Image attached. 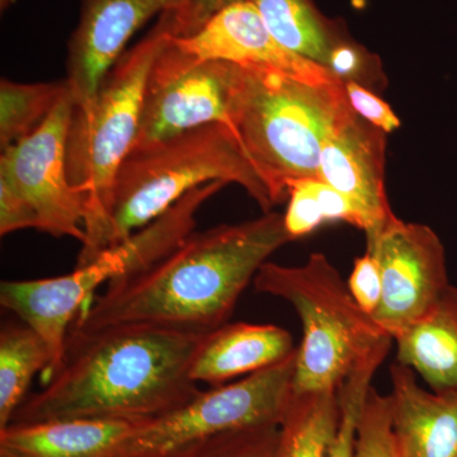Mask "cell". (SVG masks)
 Wrapping results in <instances>:
<instances>
[{
	"label": "cell",
	"mask_w": 457,
	"mask_h": 457,
	"mask_svg": "<svg viewBox=\"0 0 457 457\" xmlns=\"http://www.w3.org/2000/svg\"><path fill=\"white\" fill-rule=\"evenodd\" d=\"M74 110L69 90L37 130L2 150L0 182L29 204L37 230L83 243L87 197L71 185L66 170V140Z\"/></svg>",
	"instance_id": "10"
},
{
	"label": "cell",
	"mask_w": 457,
	"mask_h": 457,
	"mask_svg": "<svg viewBox=\"0 0 457 457\" xmlns=\"http://www.w3.org/2000/svg\"><path fill=\"white\" fill-rule=\"evenodd\" d=\"M16 2L17 0H0V11H2V13L7 12Z\"/></svg>",
	"instance_id": "32"
},
{
	"label": "cell",
	"mask_w": 457,
	"mask_h": 457,
	"mask_svg": "<svg viewBox=\"0 0 457 457\" xmlns=\"http://www.w3.org/2000/svg\"><path fill=\"white\" fill-rule=\"evenodd\" d=\"M285 227L294 240L308 236L324 222L343 221L370 231V222L359 207L332 186L318 179H300L288 188Z\"/></svg>",
	"instance_id": "22"
},
{
	"label": "cell",
	"mask_w": 457,
	"mask_h": 457,
	"mask_svg": "<svg viewBox=\"0 0 457 457\" xmlns=\"http://www.w3.org/2000/svg\"><path fill=\"white\" fill-rule=\"evenodd\" d=\"M389 394L399 457H457V394L420 386L417 374L396 361Z\"/></svg>",
	"instance_id": "15"
},
{
	"label": "cell",
	"mask_w": 457,
	"mask_h": 457,
	"mask_svg": "<svg viewBox=\"0 0 457 457\" xmlns=\"http://www.w3.org/2000/svg\"><path fill=\"white\" fill-rule=\"evenodd\" d=\"M174 41L180 49L204 60L264 69L317 86L342 82V78L328 66L279 44L251 2L230 5L216 14L196 35L174 37Z\"/></svg>",
	"instance_id": "13"
},
{
	"label": "cell",
	"mask_w": 457,
	"mask_h": 457,
	"mask_svg": "<svg viewBox=\"0 0 457 457\" xmlns=\"http://www.w3.org/2000/svg\"><path fill=\"white\" fill-rule=\"evenodd\" d=\"M249 0H185L182 7L170 12V29L176 38H187L200 32L216 14Z\"/></svg>",
	"instance_id": "28"
},
{
	"label": "cell",
	"mask_w": 457,
	"mask_h": 457,
	"mask_svg": "<svg viewBox=\"0 0 457 457\" xmlns=\"http://www.w3.org/2000/svg\"><path fill=\"white\" fill-rule=\"evenodd\" d=\"M253 285L293 305L302 320L295 393L338 390L363 361L392 347V337L354 302L326 254L312 253L302 266L266 262Z\"/></svg>",
	"instance_id": "6"
},
{
	"label": "cell",
	"mask_w": 457,
	"mask_h": 457,
	"mask_svg": "<svg viewBox=\"0 0 457 457\" xmlns=\"http://www.w3.org/2000/svg\"><path fill=\"white\" fill-rule=\"evenodd\" d=\"M345 86L350 106L361 119L371 123L375 128L380 129L386 134L395 131L399 128V117L386 102L353 80L345 83Z\"/></svg>",
	"instance_id": "29"
},
{
	"label": "cell",
	"mask_w": 457,
	"mask_h": 457,
	"mask_svg": "<svg viewBox=\"0 0 457 457\" xmlns=\"http://www.w3.org/2000/svg\"><path fill=\"white\" fill-rule=\"evenodd\" d=\"M383 278V294L376 323L392 338L431 311L451 285L446 252L428 225L400 220L394 215L368 239Z\"/></svg>",
	"instance_id": "11"
},
{
	"label": "cell",
	"mask_w": 457,
	"mask_h": 457,
	"mask_svg": "<svg viewBox=\"0 0 457 457\" xmlns=\"http://www.w3.org/2000/svg\"><path fill=\"white\" fill-rule=\"evenodd\" d=\"M0 457H4V456H0Z\"/></svg>",
	"instance_id": "33"
},
{
	"label": "cell",
	"mask_w": 457,
	"mask_h": 457,
	"mask_svg": "<svg viewBox=\"0 0 457 457\" xmlns=\"http://www.w3.org/2000/svg\"><path fill=\"white\" fill-rule=\"evenodd\" d=\"M273 37L306 59L328 66L337 45L335 32L312 0H249Z\"/></svg>",
	"instance_id": "21"
},
{
	"label": "cell",
	"mask_w": 457,
	"mask_h": 457,
	"mask_svg": "<svg viewBox=\"0 0 457 457\" xmlns=\"http://www.w3.org/2000/svg\"><path fill=\"white\" fill-rule=\"evenodd\" d=\"M347 285L354 302L363 312L374 317L381 302L383 278L378 262L371 252L366 251L354 261Z\"/></svg>",
	"instance_id": "27"
},
{
	"label": "cell",
	"mask_w": 457,
	"mask_h": 457,
	"mask_svg": "<svg viewBox=\"0 0 457 457\" xmlns=\"http://www.w3.org/2000/svg\"><path fill=\"white\" fill-rule=\"evenodd\" d=\"M233 73L231 62L192 55L180 49L173 36L156 56L147 78L139 134L132 150L212 123L231 129L228 96Z\"/></svg>",
	"instance_id": "9"
},
{
	"label": "cell",
	"mask_w": 457,
	"mask_h": 457,
	"mask_svg": "<svg viewBox=\"0 0 457 457\" xmlns=\"http://www.w3.org/2000/svg\"><path fill=\"white\" fill-rule=\"evenodd\" d=\"M359 64V51L354 49V47L348 46V45L337 42L336 46L333 47L332 54H330L328 68L342 78V75L351 74L352 71H356Z\"/></svg>",
	"instance_id": "31"
},
{
	"label": "cell",
	"mask_w": 457,
	"mask_h": 457,
	"mask_svg": "<svg viewBox=\"0 0 457 457\" xmlns=\"http://www.w3.org/2000/svg\"><path fill=\"white\" fill-rule=\"evenodd\" d=\"M296 350L293 336L273 324L227 323L204 339L191 366L196 384L219 386L276 365Z\"/></svg>",
	"instance_id": "16"
},
{
	"label": "cell",
	"mask_w": 457,
	"mask_h": 457,
	"mask_svg": "<svg viewBox=\"0 0 457 457\" xmlns=\"http://www.w3.org/2000/svg\"><path fill=\"white\" fill-rule=\"evenodd\" d=\"M389 348H383L353 370L338 389L339 422L320 457H356L357 431L372 380Z\"/></svg>",
	"instance_id": "24"
},
{
	"label": "cell",
	"mask_w": 457,
	"mask_h": 457,
	"mask_svg": "<svg viewBox=\"0 0 457 457\" xmlns=\"http://www.w3.org/2000/svg\"><path fill=\"white\" fill-rule=\"evenodd\" d=\"M354 114L343 80L317 86L234 64L228 96L231 130L273 206L288 200L293 183L318 179L324 144Z\"/></svg>",
	"instance_id": "3"
},
{
	"label": "cell",
	"mask_w": 457,
	"mask_h": 457,
	"mask_svg": "<svg viewBox=\"0 0 457 457\" xmlns=\"http://www.w3.org/2000/svg\"><path fill=\"white\" fill-rule=\"evenodd\" d=\"M173 37L168 13L111 69L88 114L74 110L66 140L69 180L86 194V220L77 267L108 248L117 171L139 134L147 78L156 56Z\"/></svg>",
	"instance_id": "4"
},
{
	"label": "cell",
	"mask_w": 457,
	"mask_h": 457,
	"mask_svg": "<svg viewBox=\"0 0 457 457\" xmlns=\"http://www.w3.org/2000/svg\"><path fill=\"white\" fill-rule=\"evenodd\" d=\"M356 457H399L389 395L370 389L357 431Z\"/></svg>",
	"instance_id": "26"
},
{
	"label": "cell",
	"mask_w": 457,
	"mask_h": 457,
	"mask_svg": "<svg viewBox=\"0 0 457 457\" xmlns=\"http://www.w3.org/2000/svg\"><path fill=\"white\" fill-rule=\"evenodd\" d=\"M185 0H82L79 22L68 41L66 84L75 111L88 114L111 69L132 36Z\"/></svg>",
	"instance_id": "12"
},
{
	"label": "cell",
	"mask_w": 457,
	"mask_h": 457,
	"mask_svg": "<svg viewBox=\"0 0 457 457\" xmlns=\"http://www.w3.org/2000/svg\"><path fill=\"white\" fill-rule=\"evenodd\" d=\"M279 425L253 427L215 436L170 457H273Z\"/></svg>",
	"instance_id": "25"
},
{
	"label": "cell",
	"mask_w": 457,
	"mask_h": 457,
	"mask_svg": "<svg viewBox=\"0 0 457 457\" xmlns=\"http://www.w3.org/2000/svg\"><path fill=\"white\" fill-rule=\"evenodd\" d=\"M339 422L338 390L295 393L273 457H320Z\"/></svg>",
	"instance_id": "20"
},
{
	"label": "cell",
	"mask_w": 457,
	"mask_h": 457,
	"mask_svg": "<svg viewBox=\"0 0 457 457\" xmlns=\"http://www.w3.org/2000/svg\"><path fill=\"white\" fill-rule=\"evenodd\" d=\"M209 335L152 324L71 328L62 362L11 423L73 418L147 422L164 416L203 390L191 378V366Z\"/></svg>",
	"instance_id": "1"
},
{
	"label": "cell",
	"mask_w": 457,
	"mask_h": 457,
	"mask_svg": "<svg viewBox=\"0 0 457 457\" xmlns=\"http://www.w3.org/2000/svg\"><path fill=\"white\" fill-rule=\"evenodd\" d=\"M23 228H37V218L17 192L0 182V236Z\"/></svg>",
	"instance_id": "30"
},
{
	"label": "cell",
	"mask_w": 457,
	"mask_h": 457,
	"mask_svg": "<svg viewBox=\"0 0 457 457\" xmlns=\"http://www.w3.org/2000/svg\"><path fill=\"white\" fill-rule=\"evenodd\" d=\"M212 182L242 186L263 213L273 204L246 158L237 135L224 123H212L144 149L132 150L117 171L112 189L108 248Z\"/></svg>",
	"instance_id": "5"
},
{
	"label": "cell",
	"mask_w": 457,
	"mask_h": 457,
	"mask_svg": "<svg viewBox=\"0 0 457 457\" xmlns=\"http://www.w3.org/2000/svg\"><path fill=\"white\" fill-rule=\"evenodd\" d=\"M51 353L46 343L22 320L5 321L0 329V429L13 420L37 372L47 374Z\"/></svg>",
	"instance_id": "19"
},
{
	"label": "cell",
	"mask_w": 457,
	"mask_h": 457,
	"mask_svg": "<svg viewBox=\"0 0 457 457\" xmlns=\"http://www.w3.org/2000/svg\"><path fill=\"white\" fill-rule=\"evenodd\" d=\"M296 350L236 383L201 390L194 399L137 427L116 457H170L224 433L279 425L293 398Z\"/></svg>",
	"instance_id": "8"
},
{
	"label": "cell",
	"mask_w": 457,
	"mask_h": 457,
	"mask_svg": "<svg viewBox=\"0 0 457 457\" xmlns=\"http://www.w3.org/2000/svg\"><path fill=\"white\" fill-rule=\"evenodd\" d=\"M294 242L284 215L189 234L146 270L117 279L93 297L71 328L152 324L207 335L228 323L237 300L270 255Z\"/></svg>",
	"instance_id": "2"
},
{
	"label": "cell",
	"mask_w": 457,
	"mask_h": 457,
	"mask_svg": "<svg viewBox=\"0 0 457 457\" xmlns=\"http://www.w3.org/2000/svg\"><path fill=\"white\" fill-rule=\"evenodd\" d=\"M385 134L354 114L327 140L319 161L318 179L345 195L368 218L366 239L395 215L385 189Z\"/></svg>",
	"instance_id": "14"
},
{
	"label": "cell",
	"mask_w": 457,
	"mask_h": 457,
	"mask_svg": "<svg viewBox=\"0 0 457 457\" xmlns=\"http://www.w3.org/2000/svg\"><path fill=\"white\" fill-rule=\"evenodd\" d=\"M69 93L66 80L47 83L0 82V147L29 137L46 121Z\"/></svg>",
	"instance_id": "23"
},
{
	"label": "cell",
	"mask_w": 457,
	"mask_h": 457,
	"mask_svg": "<svg viewBox=\"0 0 457 457\" xmlns=\"http://www.w3.org/2000/svg\"><path fill=\"white\" fill-rule=\"evenodd\" d=\"M393 341L398 362L420 375L432 392L457 394V287L450 285L425 317Z\"/></svg>",
	"instance_id": "18"
},
{
	"label": "cell",
	"mask_w": 457,
	"mask_h": 457,
	"mask_svg": "<svg viewBox=\"0 0 457 457\" xmlns=\"http://www.w3.org/2000/svg\"><path fill=\"white\" fill-rule=\"evenodd\" d=\"M225 186L212 182L194 189L154 221L68 275L2 282V308L31 327L49 348L47 378L62 362L71 324L97 288L139 273L173 251L194 233L204 204Z\"/></svg>",
	"instance_id": "7"
},
{
	"label": "cell",
	"mask_w": 457,
	"mask_h": 457,
	"mask_svg": "<svg viewBox=\"0 0 457 457\" xmlns=\"http://www.w3.org/2000/svg\"><path fill=\"white\" fill-rule=\"evenodd\" d=\"M143 423L90 418L11 423L0 429V456L116 457Z\"/></svg>",
	"instance_id": "17"
}]
</instances>
